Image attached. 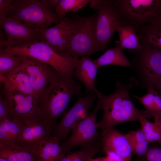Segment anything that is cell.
I'll list each match as a JSON object with an SVG mask.
<instances>
[{"label":"cell","mask_w":161,"mask_h":161,"mask_svg":"<svg viewBox=\"0 0 161 161\" xmlns=\"http://www.w3.org/2000/svg\"><path fill=\"white\" fill-rule=\"evenodd\" d=\"M53 128L44 118L25 125L18 141L19 148L28 151L38 142L50 136Z\"/></svg>","instance_id":"16"},{"label":"cell","mask_w":161,"mask_h":161,"mask_svg":"<svg viewBox=\"0 0 161 161\" xmlns=\"http://www.w3.org/2000/svg\"><path fill=\"white\" fill-rule=\"evenodd\" d=\"M154 122H156L161 130V114H159L154 117Z\"/></svg>","instance_id":"35"},{"label":"cell","mask_w":161,"mask_h":161,"mask_svg":"<svg viewBox=\"0 0 161 161\" xmlns=\"http://www.w3.org/2000/svg\"><path fill=\"white\" fill-rule=\"evenodd\" d=\"M0 26L6 36V41L0 42V47H20L41 40L40 30L29 28L16 19L0 17Z\"/></svg>","instance_id":"11"},{"label":"cell","mask_w":161,"mask_h":161,"mask_svg":"<svg viewBox=\"0 0 161 161\" xmlns=\"http://www.w3.org/2000/svg\"><path fill=\"white\" fill-rule=\"evenodd\" d=\"M11 0H0V13L4 12L9 5Z\"/></svg>","instance_id":"34"},{"label":"cell","mask_w":161,"mask_h":161,"mask_svg":"<svg viewBox=\"0 0 161 161\" xmlns=\"http://www.w3.org/2000/svg\"><path fill=\"white\" fill-rule=\"evenodd\" d=\"M13 18L27 27L40 30L60 22L64 18L57 15L38 0H11L10 4L0 16Z\"/></svg>","instance_id":"4"},{"label":"cell","mask_w":161,"mask_h":161,"mask_svg":"<svg viewBox=\"0 0 161 161\" xmlns=\"http://www.w3.org/2000/svg\"><path fill=\"white\" fill-rule=\"evenodd\" d=\"M117 31L122 51L127 49L135 53L141 50L142 44L134 28L131 26L122 25L120 23L118 26Z\"/></svg>","instance_id":"22"},{"label":"cell","mask_w":161,"mask_h":161,"mask_svg":"<svg viewBox=\"0 0 161 161\" xmlns=\"http://www.w3.org/2000/svg\"><path fill=\"white\" fill-rule=\"evenodd\" d=\"M25 125L13 118L5 119L0 121V145L21 149L18 146V141Z\"/></svg>","instance_id":"20"},{"label":"cell","mask_w":161,"mask_h":161,"mask_svg":"<svg viewBox=\"0 0 161 161\" xmlns=\"http://www.w3.org/2000/svg\"></svg>","instance_id":"39"},{"label":"cell","mask_w":161,"mask_h":161,"mask_svg":"<svg viewBox=\"0 0 161 161\" xmlns=\"http://www.w3.org/2000/svg\"><path fill=\"white\" fill-rule=\"evenodd\" d=\"M0 50L21 57H27L49 65L62 76L74 78V70L80 59L67 52L59 53L42 40L18 47H0Z\"/></svg>","instance_id":"3"},{"label":"cell","mask_w":161,"mask_h":161,"mask_svg":"<svg viewBox=\"0 0 161 161\" xmlns=\"http://www.w3.org/2000/svg\"><path fill=\"white\" fill-rule=\"evenodd\" d=\"M96 13L89 16L76 17V26L69 39L66 52L79 58L99 51L96 36Z\"/></svg>","instance_id":"6"},{"label":"cell","mask_w":161,"mask_h":161,"mask_svg":"<svg viewBox=\"0 0 161 161\" xmlns=\"http://www.w3.org/2000/svg\"><path fill=\"white\" fill-rule=\"evenodd\" d=\"M76 23V17H65L54 26L40 30L41 40L58 52H66L67 46Z\"/></svg>","instance_id":"13"},{"label":"cell","mask_w":161,"mask_h":161,"mask_svg":"<svg viewBox=\"0 0 161 161\" xmlns=\"http://www.w3.org/2000/svg\"><path fill=\"white\" fill-rule=\"evenodd\" d=\"M134 83L131 82L125 85L118 81L113 94L106 95L98 91L97 92L101 109L103 111L101 120L97 123L98 128L106 130L121 123L139 120L142 117L149 118L145 110L138 109L130 100L129 91Z\"/></svg>","instance_id":"1"},{"label":"cell","mask_w":161,"mask_h":161,"mask_svg":"<svg viewBox=\"0 0 161 161\" xmlns=\"http://www.w3.org/2000/svg\"><path fill=\"white\" fill-rule=\"evenodd\" d=\"M89 1V0H60L54 12L64 18L67 14L78 12L85 7Z\"/></svg>","instance_id":"28"},{"label":"cell","mask_w":161,"mask_h":161,"mask_svg":"<svg viewBox=\"0 0 161 161\" xmlns=\"http://www.w3.org/2000/svg\"><path fill=\"white\" fill-rule=\"evenodd\" d=\"M60 0H40L41 3L50 10H55Z\"/></svg>","instance_id":"33"},{"label":"cell","mask_w":161,"mask_h":161,"mask_svg":"<svg viewBox=\"0 0 161 161\" xmlns=\"http://www.w3.org/2000/svg\"><path fill=\"white\" fill-rule=\"evenodd\" d=\"M113 6L122 25L137 32L161 19V0H114Z\"/></svg>","instance_id":"5"},{"label":"cell","mask_w":161,"mask_h":161,"mask_svg":"<svg viewBox=\"0 0 161 161\" xmlns=\"http://www.w3.org/2000/svg\"><path fill=\"white\" fill-rule=\"evenodd\" d=\"M98 69L89 56L82 57L80 59L78 64L74 70L73 75L75 78L79 80L84 85L85 95L89 91H98L95 83Z\"/></svg>","instance_id":"19"},{"label":"cell","mask_w":161,"mask_h":161,"mask_svg":"<svg viewBox=\"0 0 161 161\" xmlns=\"http://www.w3.org/2000/svg\"><path fill=\"white\" fill-rule=\"evenodd\" d=\"M0 81L4 91L36 95L28 75L22 66L0 75Z\"/></svg>","instance_id":"17"},{"label":"cell","mask_w":161,"mask_h":161,"mask_svg":"<svg viewBox=\"0 0 161 161\" xmlns=\"http://www.w3.org/2000/svg\"><path fill=\"white\" fill-rule=\"evenodd\" d=\"M100 109V104L97 99L92 113L77 123L72 129L69 137L61 144L64 150L68 152L77 146L80 147L82 150L100 147V134L96 122L97 114Z\"/></svg>","instance_id":"7"},{"label":"cell","mask_w":161,"mask_h":161,"mask_svg":"<svg viewBox=\"0 0 161 161\" xmlns=\"http://www.w3.org/2000/svg\"><path fill=\"white\" fill-rule=\"evenodd\" d=\"M0 161H10L7 160L0 157Z\"/></svg>","instance_id":"38"},{"label":"cell","mask_w":161,"mask_h":161,"mask_svg":"<svg viewBox=\"0 0 161 161\" xmlns=\"http://www.w3.org/2000/svg\"><path fill=\"white\" fill-rule=\"evenodd\" d=\"M23 57L0 50V75L22 66Z\"/></svg>","instance_id":"27"},{"label":"cell","mask_w":161,"mask_h":161,"mask_svg":"<svg viewBox=\"0 0 161 161\" xmlns=\"http://www.w3.org/2000/svg\"><path fill=\"white\" fill-rule=\"evenodd\" d=\"M112 0H90V7L97 9L95 24L96 40L99 51H106L108 44L120 24Z\"/></svg>","instance_id":"8"},{"label":"cell","mask_w":161,"mask_h":161,"mask_svg":"<svg viewBox=\"0 0 161 161\" xmlns=\"http://www.w3.org/2000/svg\"><path fill=\"white\" fill-rule=\"evenodd\" d=\"M88 161H106L104 157L96 159L91 158Z\"/></svg>","instance_id":"37"},{"label":"cell","mask_w":161,"mask_h":161,"mask_svg":"<svg viewBox=\"0 0 161 161\" xmlns=\"http://www.w3.org/2000/svg\"><path fill=\"white\" fill-rule=\"evenodd\" d=\"M139 121L149 143L161 142V130L156 122H151L144 117H140Z\"/></svg>","instance_id":"29"},{"label":"cell","mask_w":161,"mask_h":161,"mask_svg":"<svg viewBox=\"0 0 161 161\" xmlns=\"http://www.w3.org/2000/svg\"><path fill=\"white\" fill-rule=\"evenodd\" d=\"M23 57L22 66L27 72L35 94L39 98L59 72L48 64L29 57Z\"/></svg>","instance_id":"14"},{"label":"cell","mask_w":161,"mask_h":161,"mask_svg":"<svg viewBox=\"0 0 161 161\" xmlns=\"http://www.w3.org/2000/svg\"><path fill=\"white\" fill-rule=\"evenodd\" d=\"M142 48L136 52L134 64L142 73L148 87L155 86L161 76V52L141 43Z\"/></svg>","instance_id":"12"},{"label":"cell","mask_w":161,"mask_h":161,"mask_svg":"<svg viewBox=\"0 0 161 161\" xmlns=\"http://www.w3.org/2000/svg\"><path fill=\"white\" fill-rule=\"evenodd\" d=\"M154 88L157 89V91L161 96V76L156 83Z\"/></svg>","instance_id":"36"},{"label":"cell","mask_w":161,"mask_h":161,"mask_svg":"<svg viewBox=\"0 0 161 161\" xmlns=\"http://www.w3.org/2000/svg\"><path fill=\"white\" fill-rule=\"evenodd\" d=\"M81 89L80 83L75 78H66L58 73L39 96L41 117L53 129L72 98L80 95Z\"/></svg>","instance_id":"2"},{"label":"cell","mask_w":161,"mask_h":161,"mask_svg":"<svg viewBox=\"0 0 161 161\" xmlns=\"http://www.w3.org/2000/svg\"><path fill=\"white\" fill-rule=\"evenodd\" d=\"M100 134L102 153L112 152L118 156L122 161H132L131 149L125 135L113 128L102 130Z\"/></svg>","instance_id":"15"},{"label":"cell","mask_w":161,"mask_h":161,"mask_svg":"<svg viewBox=\"0 0 161 161\" xmlns=\"http://www.w3.org/2000/svg\"><path fill=\"white\" fill-rule=\"evenodd\" d=\"M12 118L10 116L3 97L0 95V121L5 119Z\"/></svg>","instance_id":"32"},{"label":"cell","mask_w":161,"mask_h":161,"mask_svg":"<svg viewBox=\"0 0 161 161\" xmlns=\"http://www.w3.org/2000/svg\"><path fill=\"white\" fill-rule=\"evenodd\" d=\"M115 43V48H109L100 57L93 60L98 68L107 65L132 67V64L121 50L119 41Z\"/></svg>","instance_id":"21"},{"label":"cell","mask_w":161,"mask_h":161,"mask_svg":"<svg viewBox=\"0 0 161 161\" xmlns=\"http://www.w3.org/2000/svg\"><path fill=\"white\" fill-rule=\"evenodd\" d=\"M100 149L97 147L86 150H82L73 152H68L59 161H88Z\"/></svg>","instance_id":"30"},{"label":"cell","mask_w":161,"mask_h":161,"mask_svg":"<svg viewBox=\"0 0 161 161\" xmlns=\"http://www.w3.org/2000/svg\"><path fill=\"white\" fill-rule=\"evenodd\" d=\"M135 161H161V142L152 143L143 156L137 157Z\"/></svg>","instance_id":"31"},{"label":"cell","mask_w":161,"mask_h":161,"mask_svg":"<svg viewBox=\"0 0 161 161\" xmlns=\"http://www.w3.org/2000/svg\"><path fill=\"white\" fill-rule=\"evenodd\" d=\"M60 141L51 135L36 143L29 151L38 161H59L67 152L62 148Z\"/></svg>","instance_id":"18"},{"label":"cell","mask_w":161,"mask_h":161,"mask_svg":"<svg viewBox=\"0 0 161 161\" xmlns=\"http://www.w3.org/2000/svg\"><path fill=\"white\" fill-rule=\"evenodd\" d=\"M4 92V101L9 114L13 119L27 125L41 117L38 97L18 93Z\"/></svg>","instance_id":"9"},{"label":"cell","mask_w":161,"mask_h":161,"mask_svg":"<svg viewBox=\"0 0 161 161\" xmlns=\"http://www.w3.org/2000/svg\"><path fill=\"white\" fill-rule=\"evenodd\" d=\"M148 93L141 97L134 95L132 96L142 104L149 118H154L161 114V96L152 86L148 87Z\"/></svg>","instance_id":"24"},{"label":"cell","mask_w":161,"mask_h":161,"mask_svg":"<svg viewBox=\"0 0 161 161\" xmlns=\"http://www.w3.org/2000/svg\"><path fill=\"white\" fill-rule=\"evenodd\" d=\"M137 33L141 43L161 52V19L142 27Z\"/></svg>","instance_id":"23"},{"label":"cell","mask_w":161,"mask_h":161,"mask_svg":"<svg viewBox=\"0 0 161 161\" xmlns=\"http://www.w3.org/2000/svg\"><path fill=\"white\" fill-rule=\"evenodd\" d=\"M125 135L129 142L132 153L137 157L142 156L145 154L149 143L141 129L130 131Z\"/></svg>","instance_id":"25"},{"label":"cell","mask_w":161,"mask_h":161,"mask_svg":"<svg viewBox=\"0 0 161 161\" xmlns=\"http://www.w3.org/2000/svg\"><path fill=\"white\" fill-rule=\"evenodd\" d=\"M97 92L91 91L84 96H78L77 101L69 110L63 114L60 121L53 128L52 136L65 141L71 130L79 121L84 118L96 99Z\"/></svg>","instance_id":"10"},{"label":"cell","mask_w":161,"mask_h":161,"mask_svg":"<svg viewBox=\"0 0 161 161\" xmlns=\"http://www.w3.org/2000/svg\"><path fill=\"white\" fill-rule=\"evenodd\" d=\"M0 157L10 161H38L30 151L0 145Z\"/></svg>","instance_id":"26"}]
</instances>
